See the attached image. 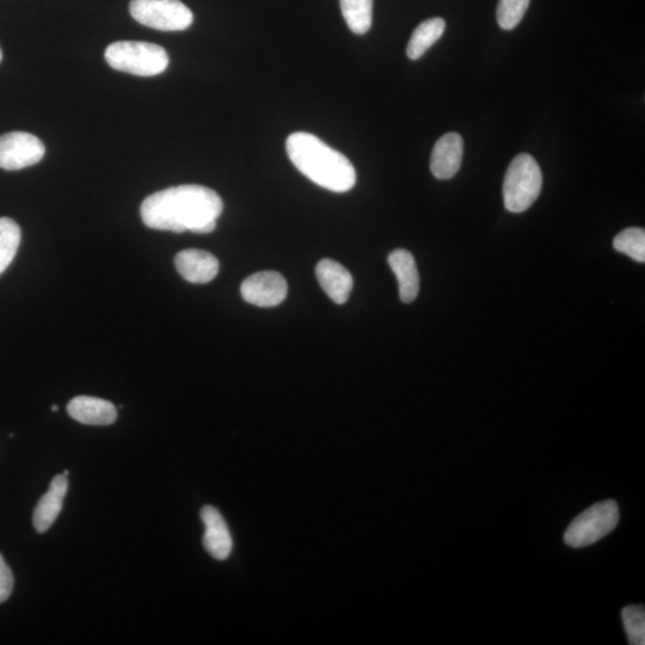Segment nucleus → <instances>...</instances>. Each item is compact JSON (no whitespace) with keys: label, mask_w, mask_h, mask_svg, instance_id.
Here are the masks:
<instances>
[{"label":"nucleus","mask_w":645,"mask_h":645,"mask_svg":"<svg viewBox=\"0 0 645 645\" xmlns=\"http://www.w3.org/2000/svg\"><path fill=\"white\" fill-rule=\"evenodd\" d=\"M46 147L35 135L11 132L0 137V169L22 170L42 161Z\"/></svg>","instance_id":"obj_7"},{"label":"nucleus","mask_w":645,"mask_h":645,"mask_svg":"<svg viewBox=\"0 0 645 645\" xmlns=\"http://www.w3.org/2000/svg\"><path fill=\"white\" fill-rule=\"evenodd\" d=\"M224 204L213 189L198 184L171 187L146 198L140 214L150 229L207 235L217 227Z\"/></svg>","instance_id":"obj_1"},{"label":"nucleus","mask_w":645,"mask_h":645,"mask_svg":"<svg viewBox=\"0 0 645 645\" xmlns=\"http://www.w3.org/2000/svg\"><path fill=\"white\" fill-rule=\"evenodd\" d=\"M14 585V575L3 556L0 555V604L10 598L12 591H14Z\"/></svg>","instance_id":"obj_22"},{"label":"nucleus","mask_w":645,"mask_h":645,"mask_svg":"<svg viewBox=\"0 0 645 645\" xmlns=\"http://www.w3.org/2000/svg\"><path fill=\"white\" fill-rule=\"evenodd\" d=\"M464 140L458 133H447L434 146L430 170L438 180H450L462 167Z\"/></svg>","instance_id":"obj_9"},{"label":"nucleus","mask_w":645,"mask_h":645,"mask_svg":"<svg viewBox=\"0 0 645 645\" xmlns=\"http://www.w3.org/2000/svg\"><path fill=\"white\" fill-rule=\"evenodd\" d=\"M286 151L294 167L319 187L334 193H347L354 188L356 171L353 164L316 135L291 134L286 141Z\"/></svg>","instance_id":"obj_2"},{"label":"nucleus","mask_w":645,"mask_h":645,"mask_svg":"<svg viewBox=\"0 0 645 645\" xmlns=\"http://www.w3.org/2000/svg\"><path fill=\"white\" fill-rule=\"evenodd\" d=\"M613 247L632 260L645 262V231L641 227H629L614 238Z\"/></svg>","instance_id":"obj_19"},{"label":"nucleus","mask_w":645,"mask_h":645,"mask_svg":"<svg viewBox=\"0 0 645 645\" xmlns=\"http://www.w3.org/2000/svg\"><path fill=\"white\" fill-rule=\"evenodd\" d=\"M69 489V479L59 475L52 479L51 485L35 507L33 524L38 533H45L63 511L64 499Z\"/></svg>","instance_id":"obj_14"},{"label":"nucleus","mask_w":645,"mask_h":645,"mask_svg":"<svg viewBox=\"0 0 645 645\" xmlns=\"http://www.w3.org/2000/svg\"><path fill=\"white\" fill-rule=\"evenodd\" d=\"M129 11L138 23L161 32H183L194 21L193 12L180 0H132Z\"/></svg>","instance_id":"obj_6"},{"label":"nucleus","mask_w":645,"mask_h":645,"mask_svg":"<svg viewBox=\"0 0 645 645\" xmlns=\"http://www.w3.org/2000/svg\"><path fill=\"white\" fill-rule=\"evenodd\" d=\"M58 409L59 408L57 407V405H54V407H52V410L54 411V413H57Z\"/></svg>","instance_id":"obj_23"},{"label":"nucleus","mask_w":645,"mask_h":645,"mask_svg":"<svg viewBox=\"0 0 645 645\" xmlns=\"http://www.w3.org/2000/svg\"><path fill=\"white\" fill-rule=\"evenodd\" d=\"M21 229L16 221L0 218V275L9 268L21 244Z\"/></svg>","instance_id":"obj_18"},{"label":"nucleus","mask_w":645,"mask_h":645,"mask_svg":"<svg viewBox=\"0 0 645 645\" xmlns=\"http://www.w3.org/2000/svg\"><path fill=\"white\" fill-rule=\"evenodd\" d=\"M531 0H500L497 6V23L502 29L512 30L519 26Z\"/></svg>","instance_id":"obj_21"},{"label":"nucleus","mask_w":645,"mask_h":645,"mask_svg":"<svg viewBox=\"0 0 645 645\" xmlns=\"http://www.w3.org/2000/svg\"><path fill=\"white\" fill-rule=\"evenodd\" d=\"M69 473H70L69 470H65L63 475L67 477V476H69Z\"/></svg>","instance_id":"obj_25"},{"label":"nucleus","mask_w":645,"mask_h":645,"mask_svg":"<svg viewBox=\"0 0 645 645\" xmlns=\"http://www.w3.org/2000/svg\"><path fill=\"white\" fill-rule=\"evenodd\" d=\"M201 519L205 525L204 546L208 554L218 561L229 558L233 540L223 515L217 508L205 506L201 509Z\"/></svg>","instance_id":"obj_11"},{"label":"nucleus","mask_w":645,"mask_h":645,"mask_svg":"<svg viewBox=\"0 0 645 645\" xmlns=\"http://www.w3.org/2000/svg\"><path fill=\"white\" fill-rule=\"evenodd\" d=\"M347 26L356 35H365L372 27L373 0H340Z\"/></svg>","instance_id":"obj_17"},{"label":"nucleus","mask_w":645,"mask_h":645,"mask_svg":"<svg viewBox=\"0 0 645 645\" xmlns=\"http://www.w3.org/2000/svg\"><path fill=\"white\" fill-rule=\"evenodd\" d=\"M392 272L398 280L399 298L405 304L413 303L420 292V275L415 258L404 249H397L389 256Z\"/></svg>","instance_id":"obj_15"},{"label":"nucleus","mask_w":645,"mask_h":645,"mask_svg":"<svg viewBox=\"0 0 645 645\" xmlns=\"http://www.w3.org/2000/svg\"><path fill=\"white\" fill-rule=\"evenodd\" d=\"M67 413L73 420L89 426H109L118 419L115 405L106 399L78 396L67 405Z\"/></svg>","instance_id":"obj_12"},{"label":"nucleus","mask_w":645,"mask_h":645,"mask_svg":"<svg viewBox=\"0 0 645 645\" xmlns=\"http://www.w3.org/2000/svg\"><path fill=\"white\" fill-rule=\"evenodd\" d=\"M112 69L139 77L161 75L169 67L168 52L150 42L118 41L104 54Z\"/></svg>","instance_id":"obj_3"},{"label":"nucleus","mask_w":645,"mask_h":645,"mask_svg":"<svg viewBox=\"0 0 645 645\" xmlns=\"http://www.w3.org/2000/svg\"><path fill=\"white\" fill-rule=\"evenodd\" d=\"M543 187V174L536 159L520 155L513 159L503 183V199L509 212L522 213L538 199Z\"/></svg>","instance_id":"obj_4"},{"label":"nucleus","mask_w":645,"mask_h":645,"mask_svg":"<svg viewBox=\"0 0 645 645\" xmlns=\"http://www.w3.org/2000/svg\"><path fill=\"white\" fill-rule=\"evenodd\" d=\"M619 518V507L616 501L606 500L595 503L571 521L564 533V542L574 549L586 548L598 543L616 530Z\"/></svg>","instance_id":"obj_5"},{"label":"nucleus","mask_w":645,"mask_h":645,"mask_svg":"<svg viewBox=\"0 0 645 645\" xmlns=\"http://www.w3.org/2000/svg\"><path fill=\"white\" fill-rule=\"evenodd\" d=\"M287 292L288 286L284 276L270 270L249 276L241 286L243 299L260 307L280 305L286 299Z\"/></svg>","instance_id":"obj_8"},{"label":"nucleus","mask_w":645,"mask_h":645,"mask_svg":"<svg viewBox=\"0 0 645 645\" xmlns=\"http://www.w3.org/2000/svg\"><path fill=\"white\" fill-rule=\"evenodd\" d=\"M316 275L319 285L331 300L339 305L347 303L353 291L354 280L346 268L330 258H324L317 264Z\"/></svg>","instance_id":"obj_13"},{"label":"nucleus","mask_w":645,"mask_h":645,"mask_svg":"<svg viewBox=\"0 0 645 645\" xmlns=\"http://www.w3.org/2000/svg\"><path fill=\"white\" fill-rule=\"evenodd\" d=\"M446 29V22L440 17L430 18L419 24L411 35L407 55L410 60H419L436 41L441 39Z\"/></svg>","instance_id":"obj_16"},{"label":"nucleus","mask_w":645,"mask_h":645,"mask_svg":"<svg viewBox=\"0 0 645 645\" xmlns=\"http://www.w3.org/2000/svg\"><path fill=\"white\" fill-rule=\"evenodd\" d=\"M626 636L631 645L645 644V611L642 605L626 606L622 611Z\"/></svg>","instance_id":"obj_20"},{"label":"nucleus","mask_w":645,"mask_h":645,"mask_svg":"<svg viewBox=\"0 0 645 645\" xmlns=\"http://www.w3.org/2000/svg\"><path fill=\"white\" fill-rule=\"evenodd\" d=\"M177 272L190 284H208L219 273L218 258L207 251L188 249L175 257Z\"/></svg>","instance_id":"obj_10"},{"label":"nucleus","mask_w":645,"mask_h":645,"mask_svg":"<svg viewBox=\"0 0 645 645\" xmlns=\"http://www.w3.org/2000/svg\"><path fill=\"white\" fill-rule=\"evenodd\" d=\"M2 59H3V52H2V49H0V63H2Z\"/></svg>","instance_id":"obj_24"}]
</instances>
